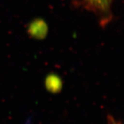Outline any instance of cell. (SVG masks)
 <instances>
[{"label":"cell","instance_id":"1","mask_svg":"<svg viewBox=\"0 0 124 124\" xmlns=\"http://www.w3.org/2000/svg\"><path fill=\"white\" fill-rule=\"evenodd\" d=\"M87 8L96 13L106 15L109 13L113 0H81Z\"/></svg>","mask_w":124,"mask_h":124},{"label":"cell","instance_id":"2","mask_svg":"<svg viewBox=\"0 0 124 124\" xmlns=\"http://www.w3.org/2000/svg\"><path fill=\"white\" fill-rule=\"evenodd\" d=\"M45 84L47 89L52 93H57L62 88V81L55 75L48 76Z\"/></svg>","mask_w":124,"mask_h":124},{"label":"cell","instance_id":"4","mask_svg":"<svg viewBox=\"0 0 124 124\" xmlns=\"http://www.w3.org/2000/svg\"><path fill=\"white\" fill-rule=\"evenodd\" d=\"M108 124H122L120 121H118L112 116L109 115L108 116Z\"/></svg>","mask_w":124,"mask_h":124},{"label":"cell","instance_id":"3","mask_svg":"<svg viewBox=\"0 0 124 124\" xmlns=\"http://www.w3.org/2000/svg\"><path fill=\"white\" fill-rule=\"evenodd\" d=\"M46 25H42L41 22H35L34 24L31 25V32L36 36H42L46 32Z\"/></svg>","mask_w":124,"mask_h":124}]
</instances>
